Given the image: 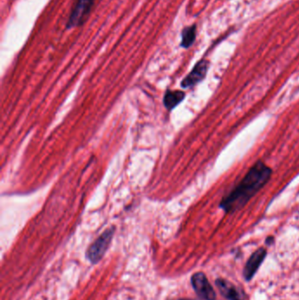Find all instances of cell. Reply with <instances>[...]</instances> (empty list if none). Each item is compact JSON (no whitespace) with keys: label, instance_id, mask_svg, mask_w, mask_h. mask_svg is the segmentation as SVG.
Instances as JSON below:
<instances>
[{"label":"cell","instance_id":"6da1fadb","mask_svg":"<svg viewBox=\"0 0 299 300\" xmlns=\"http://www.w3.org/2000/svg\"><path fill=\"white\" fill-rule=\"evenodd\" d=\"M272 176V170L261 161L254 163L240 184L227 194L219 207L226 213L240 210L258 191L268 184Z\"/></svg>","mask_w":299,"mask_h":300},{"label":"cell","instance_id":"7a4b0ae2","mask_svg":"<svg viewBox=\"0 0 299 300\" xmlns=\"http://www.w3.org/2000/svg\"><path fill=\"white\" fill-rule=\"evenodd\" d=\"M114 232H115L114 226H111L109 228H107L89 247V249H87L86 258L89 260L90 263L96 264L102 260L104 255H106V251L109 249L111 242L113 241Z\"/></svg>","mask_w":299,"mask_h":300},{"label":"cell","instance_id":"3957f363","mask_svg":"<svg viewBox=\"0 0 299 300\" xmlns=\"http://www.w3.org/2000/svg\"><path fill=\"white\" fill-rule=\"evenodd\" d=\"M96 0H77L68 19L67 28L71 29L82 26L90 15Z\"/></svg>","mask_w":299,"mask_h":300},{"label":"cell","instance_id":"277c9868","mask_svg":"<svg viewBox=\"0 0 299 300\" xmlns=\"http://www.w3.org/2000/svg\"><path fill=\"white\" fill-rule=\"evenodd\" d=\"M191 285L197 296L203 300H216L215 290L203 272H196L190 279Z\"/></svg>","mask_w":299,"mask_h":300},{"label":"cell","instance_id":"5b68a950","mask_svg":"<svg viewBox=\"0 0 299 300\" xmlns=\"http://www.w3.org/2000/svg\"><path fill=\"white\" fill-rule=\"evenodd\" d=\"M209 61L205 59L198 61L186 78H184V79L182 81L181 86L183 88L193 87L201 81L204 80L209 69Z\"/></svg>","mask_w":299,"mask_h":300},{"label":"cell","instance_id":"8992f818","mask_svg":"<svg viewBox=\"0 0 299 300\" xmlns=\"http://www.w3.org/2000/svg\"><path fill=\"white\" fill-rule=\"evenodd\" d=\"M267 256V250L264 248H260L254 252L248 259L243 270V276L247 281H250L256 274L260 265Z\"/></svg>","mask_w":299,"mask_h":300},{"label":"cell","instance_id":"52a82bcc","mask_svg":"<svg viewBox=\"0 0 299 300\" xmlns=\"http://www.w3.org/2000/svg\"><path fill=\"white\" fill-rule=\"evenodd\" d=\"M222 296L227 300H244L245 294L240 288L223 278H218L215 282Z\"/></svg>","mask_w":299,"mask_h":300},{"label":"cell","instance_id":"ba28073f","mask_svg":"<svg viewBox=\"0 0 299 300\" xmlns=\"http://www.w3.org/2000/svg\"><path fill=\"white\" fill-rule=\"evenodd\" d=\"M184 98L185 93L182 90H167L163 97L164 107L168 110H173Z\"/></svg>","mask_w":299,"mask_h":300},{"label":"cell","instance_id":"9c48e42d","mask_svg":"<svg viewBox=\"0 0 299 300\" xmlns=\"http://www.w3.org/2000/svg\"><path fill=\"white\" fill-rule=\"evenodd\" d=\"M196 25L187 26L182 32V42L181 47L183 49H189L193 45V43L196 41Z\"/></svg>","mask_w":299,"mask_h":300},{"label":"cell","instance_id":"30bf717a","mask_svg":"<svg viewBox=\"0 0 299 300\" xmlns=\"http://www.w3.org/2000/svg\"><path fill=\"white\" fill-rule=\"evenodd\" d=\"M274 242V238L273 237H268L267 240H266V243H267L268 245H270V244H272Z\"/></svg>","mask_w":299,"mask_h":300},{"label":"cell","instance_id":"8fae6325","mask_svg":"<svg viewBox=\"0 0 299 300\" xmlns=\"http://www.w3.org/2000/svg\"><path fill=\"white\" fill-rule=\"evenodd\" d=\"M184 300H189V299H184Z\"/></svg>","mask_w":299,"mask_h":300}]
</instances>
